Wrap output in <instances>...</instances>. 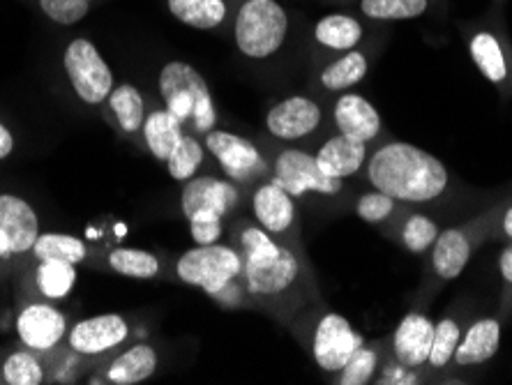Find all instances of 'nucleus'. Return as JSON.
<instances>
[{
    "label": "nucleus",
    "mask_w": 512,
    "mask_h": 385,
    "mask_svg": "<svg viewBox=\"0 0 512 385\" xmlns=\"http://www.w3.org/2000/svg\"><path fill=\"white\" fill-rule=\"evenodd\" d=\"M227 243L243 256V284L254 309L291 323L303 309L321 303L319 284L303 247L273 238L250 215L233 217Z\"/></svg>",
    "instance_id": "1"
},
{
    "label": "nucleus",
    "mask_w": 512,
    "mask_h": 385,
    "mask_svg": "<svg viewBox=\"0 0 512 385\" xmlns=\"http://www.w3.org/2000/svg\"><path fill=\"white\" fill-rule=\"evenodd\" d=\"M363 173L367 185L411 208L436 206L453 190V176L439 157L399 139L372 146Z\"/></svg>",
    "instance_id": "2"
},
{
    "label": "nucleus",
    "mask_w": 512,
    "mask_h": 385,
    "mask_svg": "<svg viewBox=\"0 0 512 385\" xmlns=\"http://www.w3.org/2000/svg\"><path fill=\"white\" fill-rule=\"evenodd\" d=\"M247 190L224 173H197L180 190V213L190 224L194 245H213L227 238V226L243 213Z\"/></svg>",
    "instance_id": "3"
},
{
    "label": "nucleus",
    "mask_w": 512,
    "mask_h": 385,
    "mask_svg": "<svg viewBox=\"0 0 512 385\" xmlns=\"http://www.w3.org/2000/svg\"><path fill=\"white\" fill-rule=\"evenodd\" d=\"M178 282L199 289L224 309L252 307L243 284V256L231 243L194 245L176 259Z\"/></svg>",
    "instance_id": "4"
},
{
    "label": "nucleus",
    "mask_w": 512,
    "mask_h": 385,
    "mask_svg": "<svg viewBox=\"0 0 512 385\" xmlns=\"http://www.w3.org/2000/svg\"><path fill=\"white\" fill-rule=\"evenodd\" d=\"M508 199L496 203V206L483 210V213L471 217L457 226H448L441 229L436 243L429 249V273L425 275L423 284H420L418 300H423V305L429 303L436 296V291L443 284L453 282L464 273L469 266L471 256L483 247L487 240H492L494 226L499 222V217L506 208Z\"/></svg>",
    "instance_id": "5"
},
{
    "label": "nucleus",
    "mask_w": 512,
    "mask_h": 385,
    "mask_svg": "<svg viewBox=\"0 0 512 385\" xmlns=\"http://www.w3.org/2000/svg\"><path fill=\"white\" fill-rule=\"evenodd\" d=\"M157 90L167 107L185 130L203 134L217 127V107L213 90L203 74L187 60H167L157 72Z\"/></svg>",
    "instance_id": "6"
},
{
    "label": "nucleus",
    "mask_w": 512,
    "mask_h": 385,
    "mask_svg": "<svg viewBox=\"0 0 512 385\" xmlns=\"http://www.w3.org/2000/svg\"><path fill=\"white\" fill-rule=\"evenodd\" d=\"M291 326L298 330V337L307 344L310 358L323 374L335 376L349 362L365 339L353 328L346 316L326 309L321 303H314L303 309Z\"/></svg>",
    "instance_id": "7"
},
{
    "label": "nucleus",
    "mask_w": 512,
    "mask_h": 385,
    "mask_svg": "<svg viewBox=\"0 0 512 385\" xmlns=\"http://www.w3.org/2000/svg\"><path fill=\"white\" fill-rule=\"evenodd\" d=\"M291 33L289 10L280 0H240L231 21V35L238 54L263 63L284 49Z\"/></svg>",
    "instance_id": "8"
},
{
    "label": "nucleus",
    "mask_w": 512,
    "mask_h": 385,
    "mask_svg": "<svg viewBox=\"0 0 512 385\" xmlns=\"http://www.w3.org/2000/svg\"><path fill=\"white\" fill-rule=\"evenodd\" d=\"M270 178L298 203H312V199L333 203L342 201L344 194L349 192L346 180L323 173L316 164L314 153L293 146V143H284L273 150V176Z\"/></svg>",
    "instance_id": "9"
},
{
    "label": "nucleus",
    "mask_w": 512,
    "mask_h": 385,
    "mask_svg": "<svg viewBox=\"0 0 512 385\" xmlns=\"http://www.w3.org/2000/svg\"><path fill=\"white\" fill-rule=\"evenodd\" d=\"M201 139L224 176L243 190L250 192L254 185L273 176V153H268L259 141L222 130V127H213Z\"/></svg>",
    "instance_id": "10"
},
{
    "label": "nucleus",
    "mask_w": 512,
    "mask_h": 385,
    "mask_svg": "<svg viewBox=\"0 0 512 385\" xmlns=\"http://www.w3.org/2000/svg\"><path fill=\"white\" fill-rule=\"evenodd\" d=\"M466 49L478 72L499 90L503 100L512 97V42L501 12L464 26Z\"/></svg>",
    "instance_id": "11"
},
{
    "label": "nucleus",
    "mask_w": 512,
    "mask_h": 385,
    "mask_svg": "<svg viewBox=\"0 0 512 385\" xmlns=\"http://www.w3.org/2000/svg\"><path fill=\"white\" fill-rule=\"evenodd\" d=\"M63 74L72 93L86 107H104L111 90L116 88V77L111 65L88 37H72L63 49Z\"/></svg>",
    "instance_id": "12"
},
{
    "label": "nucleus",
    "mask_w": 512,
    "mask_h": 385,
    "mask_svg": "<svg viewBox=\"0 0 512 385\" xmlns=\"http://www.w3.org/2000/svg\"><path fill=\"white\" fill-rule=\"evenodd\" d=\"M250 217L282 243L303 247V220H300V203L275 183L273 178L263 180L247 192Z\"/></svg>",
    "instance_id": "13"
},
{
    "label": "nucleus",
    "mask_w": 512,
    "mask_h": 385,
    "mask_svg": "<svg viewBox=\"0 0 512 385\" xmlns=\"http://www.w3.org/2000/svg\"><path fill=\"white\" fill-rule=\"evenodd\" d=\"M323 113L321 102L312 95H289L284 100H277L266 111L263 127L266 132L280 143H300L312 139L321 132Z\"/></svg>",
    "instance_id": "14"
},
{
    "label": "nucleus",
    "mask_w": 512,
    "mask_h": 385,
    "mask_svg": "<svg viewBox=\"0 0 512 385\" xmlns=\"http://www.w3.org/2000/svg\"><path fill=\"white\" fill-rule=\"evenodd\" d=\"M67 330H70V323H67L65 312H60L51 300H30L17 314L19 342L30 351L42 353V356H49V353L60 349Z\"/></svg>",
    "instance_id": "15"
},
{
    "label": "nucleus",
    "mask_w": 512,
    "mask_h": 385,
    "mask_svg": "<svg viewBox=\"0 0 512 385\" xmlns=\"http://www.w3.org/2000/svg\"><path fill=\"white\" fill-rule=\"evenodd\" d=\"M132 335V326L120 314H97L70 326L65 346L81 358H102L118 351Z\"/></svg>",
    "instance_id": "16"
},
{
    "label": "nucleus",
    "mask_w": 512,
    "mask_h": 385,
    "mask_svg": "<svg viewBox=\"0 0 512 385\" xmlns=\"http://www.w3.org/2000/svg\"><path fill=\"white\" fill-rule=\"evenodd\" d=\"M330 116H333L335 132H340L349 139L363 141L367 146H376L383 137V132H386L383 130V118L379 109L365 95L353 93V90L335 95Z\"/></svg>",
    "instance_id": "17"
},
{
    "label": "nucleus",
    "mask_w": 512,
    "mask_h": 385,
    "mask_svg": "<svg viewBox=\"0 0 512 385\" xmlns=\"http://www.w3.org/2000/svg\"><path fill=\"white\" fill-rule=\"evenodd\" d=\"M376 54H379L376 44H370V47H367V44H360L358 49L330 56L326 63H323L319 74H316L319 90L328 95H340L346 93V90H353L360 81L367 79Z\"/></svg>",
    "instance_id": "18"
},
{
    "label": "nucleus",
    "mask_w": 512,
    "mask_h": 385,
    "mask_svg": "<svg viewBox=\"0 0 512 385\" xmlns=\"http://www.w3.org/2000/svg\"><path fill=\"white\" fill-rule=\"evenodd\" d=\"M434 326L436 323L425 312L411 309L409 314L402 316L393 337H390V353L413 369H427L429 351H432L434 342Z\"/></svg>",
    "instance_id": "19"
},
{
    "label": "nucleus",
    "mask_w": 512,
    "mask_h": 385,
    "mask_svg": "<svg viewBox=\"0 0 512 385\" xmlns=\"http://www.w3.org/2000/svg\"><path fill=\"white\" fill-rule=\"evenodd\" d=\"M503 321L499 314L496 316H480V319L471 321L464 326L462 339H459L453 367L466 369V367H480L487 365L501 349V332Z\"/></svg>",
    "instance_id": "20"
},
{
    "label": "nucleus",
    "mask_w": 512,
    "mask_h": 385,
    "mask_svg": "<svg viewBox=\"0 0 512 385\" xmlns=\"http://www.w3.org/2000/svg\"><path fill=\"white\" fill-rule=\"evenodd\" d=\"M370 37V28L363 17L349 12H330L312 26V42L323 54L337 56L344 51L358 49Z\"/></svg>",
    "instance_id": "21"
},
{
    "label": "nucleus",
    "mask_w": 512,
    "mask_h": 385,
    "mask_svg": "<svg viewBox=\"0 0 512 385\" xmlns=\"http://www.w3.org/2000/svg\"><path fill=\"white\" fill-rule=\"evenodd\" d=\"M0 231L10 238L12 254H30L37 236H40V215L26 199L17 194H0Z\"/></svg>",
    "instance_id": "22"
},
{
    "label": "nucleus",
    "mask_w": 512,
    "mask_h": 385,
    "mask_svg": "<svg viewBox=\"0 0 512 385\" xmlns=\"http://www.w3.org/2000/svg\"><path fill=\"white\" fill-rule=\"evenodd\" d=\"M372 146L363 141L349 139L344 134L335 132L323 139V143L316 148V164L323 173L333 178H356L358 173L365 171L367 157H370Z\"/></svg>",
    "instance_id": "23"
},
{
    "label": "nucleus",
    "mask_w": 512,
    "mask_h": 385,
    "mask_svg": "<svg viewBox=\"0 0 512 385\" xmlns=\"http://www.w3.org/2000/svg\"><path fill=\"white\" fill-rule=\"evenodd\" d=\"M240 0H164L167 10L178 24L201 30V33H222L233 21Z\"/></svg>",
    "instance_id": "24"
},
{
    "label": "nucleus",
    "mask_w": 512,
    "mask_h": 385,
    "mask_svg": "<svg viewBox=\"0 0 512 385\" xmlns=\"http://www.w3.org/2000/svg\"><path fill=\"white\" fill-rule=\"evenodd\" d=\"M160 367V353L153 344L139 342L132 344L130 349L120 351L118 356L104 365L102 374L97 376L95 383L109 385H139L146 383L150 376Z\"/></svg>",
    "instance_id": "25"
},
{
    "label": "nucleus",
    "mask_w": 512,
    "mask_h": 385,
    "mask_svg": "<svg viewBox=\"0 0 512 385\" xmlns=\"http://www.w3.org/2000/svg\"><path fill=\"white\" fill-rule=\"evenodd\" d=\"M386 236L413 256H425L441 233V224L425 213V208L404 206L397 220L388 226Z\"/></svg>",
    "instance_id": "26"
},
{
    "label": "nucleus",
    "mask_w": 512,
    "mask_h": 385,
    "mask_svg": "<svg viewBox=\"0 0 512 385\" xmlns=\"http://www.w3.org/2000/svg\"><path fill=\"white\" fill-rule=\"evenodd\" d=\"M104 113H107V120L116 130L127 139L141 137L143 120H146V97L139 90L137 83L123 81L116 83V88L111 90L109 100L104 102Z\"/></svg>",
    "instance_id": "27"
},
{
    "label": "nucleus",
    "mask_w": 512,
    "mask_h": 385,
    "mask_svg": "<svg viewBox=\"0 0 512 385\" xmlns=\"http://www.w3.org/2000/svg\"><path fill=\"white\" fill-rule=\"evenodd\" d=\"M183 132V123H180L167 107H157L148 109L139 139L143 143V148L150 153V157H153L155 162L164 164L169 160L171 150L176 148L178 139L183 137Z\"/></svg>",
    "instance_id": "28"
},
{
    "label": "nucleus",
    "mask_w": 512,
    "mask_h": 385,
    "mask_svg": "<svg viewBox=\"0 0 512 385\" xmlns=\"http://www.w3.org/2000/svg\"><path fill=\"white\" fill-rule=\"evenodd\" d=\"M360 17L372 24L420 19L432 10H443L446 0H358Z\"/></svg>",
    "instance_id": "29"
},
{
    "label": "nucleus",
    "mask_w": 512,
    "mask_h": 385,
    "mask_svg": "<svg viewBox=\"0 0 512 385\" xmlns=\"http://www.w3.org/2000/svg\"><path fill=\"white\" fill-rule=\"evenodd\" d=\"M30 279H33L37 296L58 303L70 296L77 286V266L63 261H35Z\"/></svg>",
    "instance_id": "30"
},
{
    "label": "nucleus",
    "mask_w": 512,
    "mask_h": 385,
    "mask_svg": "<svg viewBox=\"0 0 512 385\" xmlns=\"http://www.w3.org/2000/svg\"><path fill=\"white\" fill-rule=\"evenodd\" d=\"M462 332L464 321L457 314H448L436 321L432 351H429L427 360V372L432 374V379L443 381V374H448V369H453V358L459 339H462Z\"/></svg>",
    "instance_id": "31"
},
{
    "label": "nucleus",
    "mask_w": 512,
    "mask_h": 385,
    "mask_svg": "<svg viewBox=\"0 0 512 385\" xmlns=\"http://www.w3.org/2000/svg\"><path fill=\"white\" fill-rule=\"evenodd\" d=\"M111 273L130 279H157L164 275V263L157 254L139 247H114L104 256Z\"/></svg>",
    "instance_id": "32"
},
{
    "label": "nucleus",
    "mask_w": 512,
    "mask_h": 385,
    "mask_svg": "<svg viewBox=\"0 0 512 385\" xmlns=\"http://www.w3.org/2000/svg\"><path fill=\"white\" fill-rule=\"evenodd\" d=\"M208 157L210 153L199 134L185 130L183 137L178 139L176 148L171 150L169 160L164 162V166H167L169 176L176 180V183L183 185L190 178L197 176V173H201V169L208 162Z\"/></svg>",
    "instance_id": "33"
},
{
    "label": "nucleus",
    "mask_w": 512,
    "mask_h": 385,
    "mask_svg": "<svg viewBox=\"0 0 512 385\" xmlns=\"http://www.w3.org/2000/svg\"><path fill=\"white\" fill-rule=\"evenodd\" d=\"M388 344L383 342H370L363 344L360 349L353 353L349 362L337 372L330 376V383L335 385H370L374 381L376 372H379L383 356H386Z\"/></svg>",
    "instance_id": "34"
},
{
    "label": "nucleus",
    "mask_w": 512,
    "mask_h": 385,
    "mask_svg": "<svg viewBox=\"0 0 512 385\" xmlns=\"http://www.w3.org/2000/svg\"><path fill=\"white\" fill-rule=\"evenodd\" d=\"M90 249L84 240L77 236H70V233H40L35 240L33 249H30V256L35 261H63V263H84L88 259Z\"/></svg>",
    "instance_id": "35"
},
{
    "label": "nucleus",
    "mask_w": 512,
    "mask_h": 385,
    "mask_svg": "<svg viewBox=\"0 0 512 385\" xmlns=\"http://www.w3.org/2000/svg\"><path fill=\"white\" fill-rule=\"evenodd\" d=\"M0 376L7 385H42L49 379V369L44 365L42 353H35L24 346L3 360Z\"/></svg>",
    "instance_id": "36"
},
{
    "label": "nucleus",
    "mask_w": 512,
    "mask_h": 385,
    "mask_svg": "<svg viewBox=\"0 0 512 385\" xmlns=\"http://www.w3.org/2000/svg\"><path fill=\"white\" fill-rule=\"evenodd\" d=\"M404 206L399 201H395L393 196H388L381 190H370L360 192L358 199L353 201V213L360 222L379 226V229H388L390 224L397 220V215L402 213Z\"/></svg>",
    "instance_id": "37"
},
{
    "label": "nucleus",
    "mask_w": 512,
    "mask_h": 385,
    "mask_svg": "<svg viewBox=\"0 0 512 385\" xmlns=\"http://www.w3.org/2000/svg\"><path fill=\"white\" fill-rule=\"evenodd\" d=\"M427 381H434L432 374H429L427 369H413L409 365H404V362H399L393 353H390V346H388L386 356H383L379 372H376L372 383H376V385H420Z\"/></svg>",
    "instance_id": "38"
},
{
    "label": "nucleus",
    "mask_w": 512,
    "mask_h": 385,
    "mask_svg": "<svg viewBox=\"0 0 512 385\" xmlns=\"http://www.w3.org/2000/svg\"><path fill=\"white\" fill-rule=\"evenodd\" d=\"M37 7L49 21L58 26H74L84 21L93 5L86 0H37Z\"/></svg>",
    "instance_id": "39"
},
{
    "label": "nucleus",
    "mask_w": 512,
    "mask_h": 385,
    "mask_svg": "<svg viewBox=\"0 0 512 385\" xmlns=\"http://www.w3.org/2000/svg\"><path fill=\"white\" fill-rule=\"evenodd\" d=\"M499 275H501V296H499V316L508 321L512 316V240L506 243L499 254Z\"/></svg>",
    "instance_id": "40"
},
{
    "label": "nucleus",
    "mask_w": 512,
    "mask_h": 385,
    "mask_svg": "<svg viewBox=\"0 0 512 385\" xmlns=\"http://www.w3.org/2000/svg\"><path fill=\"white\" fill-rule=\"evenodd\" d=\"M492 240H506V243L512 240V201H508L506 208H503L499 222L494 226Z\"/></svg>",
    "instance_id": "41"
},
{
    "label": "nucleus",
    "mask_w": 512,
    "mask_h": 385,
    "mask_svg": "<svg viewBox=\"0 0 512 385\" xmlns=\"http://www.w3.org/2000/svg\"><path fill=\"white\" fill-rule=\"evenodd\" d=\"M14 150V134L7 130L5 123H0V160H7Z\"/></svg>",
    "instance_id": "42"
},
{
    "label": "nucleus",
    "mask_w": 512,
    "mask_h": 385,
    "mask_svg": "<svg viewBox=\"0 0 512 385\" xmlns=\"http://www.w3.org/2000/svg\"><path fill=\"white\" fill-rule=\"evenodd\" d=\"M12 259H17V256L12 254V245H10V238L5 236L3 231H0V263H7V261H12Z\"/></svg>",
    "instance_id": "43"
},
{
    "label": "nucleus",
    "mask_w": 512,
    "mask_h": 385,
    "mask_svg": "<svg viewBox=\"0 0 512 385\" xmlns=\"http://www.w3.org/2000/svg\"><path fill=\"white\" fill-rule=\"evenodd\" d=\"M323 3H330V5H346V3H358V0H323Z\"/></svg>",
    "instance_id": "44"
},
{
    "label": "nucleus",
    "mask_w": 512,
    "mask_h": 385,
    "mask_svg": "<svg viewBox=\"0 0 512 385\" xmlns=\"http://www.w3.org/2000/svg\"><path fill=\"white\" fill-rule=\"evenodd\" d=\"M86 3H90V5H95V3H97V0H86Z\"/></svg>",
    "instance_id": "45"
}]
</instances>
